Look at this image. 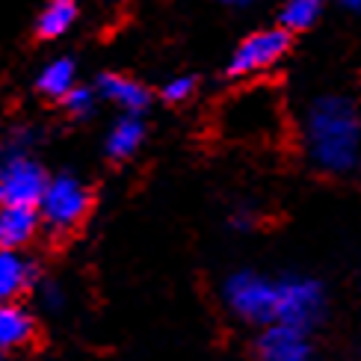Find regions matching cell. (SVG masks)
I'll list each match as a JSON object with an SVG mask.
<instances>
[{"label":"cell","instance_id":"2","mask_svg":"<svg viewBox=\"0 0 361 361\" xmlns=\"http://www.w3.org/2000/svg\"><path fill=\"white\" fill-rule=\"evenodd\" d=\"M323 311H326V296L314 279L290 276L276 281V326L308 332L323 317Z\"/></svg>","mask_w":361,"mask_h":361},{"label":"cell","instance_id":"3","mask_svg":"<svg viewBox=\"0 0 361 361\" xmlns=\"http://www.w3.org/2000/svg\"><path fill=\"white\" fill-rule=\"evenodd\" d=\"M225 302L246 323H258V326H276V281L264 279L261 273H234L225 281Z\"/></svg>","mask_w":361,"mask_h":361},{"label":"cell","instance_id":"13","mask_svg":"<svg viewBox=\"0 0 361 361\" xmlns=\"http://www.w3.org/2000/svg\"><path fill=\"white\" fill-rule=\"evenodd\" d=\"M145 140V125L137 116H125L122 122H116V128L107 137V154L116 160H125L130 154H137V148Z\"/></svg>","mask_w":361,"mask_h":361},{"label":"cell","instance_id":"5","mask_svg":"<svg viewBox=\"0 0 361 361\" xmlns=\"http://www.w3.org/2000/svg\"><path fill=\"white\" fill-rule=\"evenodd\" d=\"M290 48V36L284 30H258V33L246 36L237 44V51L231 54L228 71L234 78H249V74H258L269 66H276L279 59L288 54Z\"/></svg>","mask_w":361,"mask_h":361},{"label":"cell","instance_id":"18","mask_svg":"<svg viewBox=\"0 0 361 361\" xmlns=\"http://www.w3.org/2000/svg\"><path fill=\"white\" fill-rule=\"evenodd\" d=\"M192 89H195V80L192 78H175V80H169L166 86H163V98L172 101V104L187 101L192 95Z\"/></svg>","mask_w":361,"mask_h":361},{"label":"cell","instance_id":"11","mask_svg":"<svg viewBox=\"0 0 361 361\" xmlns=\"http://www.w3.org/2000/svg\"><path fill=\"white\" fill-rule=\"evenodd\" d=\"M33 281V267L24 261L18 252L0 249V305L12 302L18 293H24Z\"/></svg>","mask_w":361,"mask_h":361},{"label":"cell","instance_id":"19","mask_svg":"<svg viewBox=\"0 0 361 361\" xmlns=\"http://www.w3.org/2000/svg\"><path fill=\"white\" fill-rule=\"evenodd\" d=\"M44 302H48L51 308H59V305H63V296H59L56 288H48V290H44Z\"/></svg>","mask_w":361,"mask_h":361},{"label":"cell","instance_id":"8","mask_svg":"<svg viewBox=\"0 0 361 361\" xmlns=\"http://www.w3.org/2000/svg\"><path fill=\"white\" fill-rule=\"evenodd\" d=\"M258 361H314V347L305 332L288 326H267L258 341Z\"/></svg>","mask_w":361,"mask_h":361},{"label":"cell","instance_id":"14","mask_svg":"<svg viewBox=\"0 0 361 361\" xmlns=\"http://www.w3.org/2000/svg\"><path fill=\"white\" fill-rule=\"evenodd\" d=\"M74 89V63L71 59H54L39 74V92L48 98H66Z\"/></svg>","mask_w":361,"mask_h":361},{"label":"cell","instance_id":"16","mask_svg":"<svg viewBox=\"0 0 361 361\" xmlns=\"http://www.w3.org/2000/svg\"><path fill=\"white\" fill-rule=\"evenodd\" d=\"M320 18V4L317 0H290V4L281 6V30L290 36V30L296 33V30H308L314 21Z\"/></svg>","mask_w":361,"mask_h":361},{"label":"cell","instance_id":"7","mask_svg":"<svg viewBox=\"0 0 361 361\" xmlns=\"http://www.w3.org/2000/svg\"><path fill=\"white\" fill-rule=\"evenodd\" d=\"M273 122H276V101L267 98L264 92H249L234 98L228 116H225L228 130L240 133V137H255L258 130L273 128Z\"/></svg>","mask_w":361,"mask_h":361},{"label":"cell","instance_id":"20","mask_svg":"<svg viewBox=\"0 0 361 361\" xmlns=\"http://www.w3.org/2000/svg\"><path fill=\"white\" fill-rule=\"evenodd\" d=\"M0 202H4V192H0Z\"/></svg>","mask_w":361,"mask_h":361},{"label":"cell","instance_id":"10","mask_svg":"<svg viewBox=\"0 0 361 361\" xmlns=\"http://www.w3.org/2000/svg\"><path fill=\"white\" fill-rule=\"evenodd\" d=\"M98 92L118 104L122 110L128 113H140L148 101H152V95H148V89L137 80H130V78H122V74H104V78L98 80Z\"/></svg>","mask_w":361,"mask_h":361},{"label":"cell","instance_id":"4","mask_svg":"<svg viewBox=\"0 0 361 361\" xmlns=\"http://www.w3.org/2000/svg\"><path fill=\"white\" fill-rule=\"evenodd\" d=\"M89 190L83 180H78L74 175H59L54 180H48L44 195L39 199V210L44 225L56 234H66L71 228H78L83 222V216L89 214Z\"/></svg>","mask_w":361,"mask_h":361},{"label":"cell","instance_id":"21","mask_svg":"<svg viewBox=\"0 0 361 361\" xmlns=\"http://www.w3.org/2000/svg\"><path fill=\"white\" fill-rule=\"evenodd\" d=\"M0 361H4V353H0Z\"/></svg>","mask_w":361,"mask_h":361},{"label":"cell","instance_id":"15","mask_svg":"<svg viewBox=\"0 0 361 361\" xmlns=\"http://www.w3.org/2000/svg\"><path fill=\"white\" fill-rule=\"evenodd\" d=\"M74 18H78V6L68 4V0H56V4H51L39 15L36 30H39L42 39H56L74 24Z\"/></svg>","mask_w":361,"mask_h":361},{"label":"cell","instance_id":"9","mask_svg":"<svg viewBox=\"0 0 361 361\" xmlns=\"http://www.w3.org/2000/svg\"><path fill=\"white\" fill-rule=\"evenodd\" d=\"M39 231V214L36 207H18V204H4L0 207V249L15 252L24 243L33 240Z\"/></svg>","mask_w":361,"mask_h":361},{"label":"cell","instance_id":"12","mask_svg":"<svg viewBox=\"0 0 361 361\" xmlns=\"http://www.w3.org/2000/svg\"><path fill=\"white\" fill-rule=\"evenodd\" d=\"M36 323L30 317V311H24L21 305H0V353L4 350H15L24 347V343L33 338Z\"/></svg>","mask_w":361,"mask_h":361},{"label":"cell","instance_id":"17","mask_svg":"<svg viewBox=\"0 0 361 361\" xmlns=\"http://www.w3.org/2000/svg\"><path fill=\"white\" fill-rule=\"evenodd\" d=\"M63 104H66V110L71 116L86 118V116H92V110H95V92L92 89H86V86H74L71 92L63 98Z\"/></svg>","mask_w":361,"mask_h":361},{"label":"cell","instance_id":"1","mask_svg":"<svg viewBox=\"0 0 361 361\" xmlns=\"http://www.w3.org/2000/svg\"><path fill=\"white\" fill-rule=\"evenodd\" d=\"M361 118L350 98L326 95L305 116V148L320 169L343 175L358 163Z\"/></svg>","mask_w":361,"mask_h":361},{"label":"cell","instance_id":"6","mask_svg":"<svg viewBox=\"0 0 361 361\" xmlns=\"http://www.w3.org/2000/svg\"><path fill=\"white\" fill-rule=\"evenodd\" d=\"M44 187H48V175H44V169L36 160H30L24 154L9 157L4 172H0V192H4L6 204L36 207L39 199L44 195Z\"/></svg>","mask_w":361,"mask_h":361}]
</instances>
